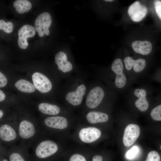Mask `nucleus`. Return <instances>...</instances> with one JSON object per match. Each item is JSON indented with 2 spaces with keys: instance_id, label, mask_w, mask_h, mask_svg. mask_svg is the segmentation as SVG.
I'll return each instance as SVG.
<instances>
[{
  "instance_id": "1",
  "label": "nucleus",
  "mask_w": 161,
  "mask_h": 161,
  "mask_svg": "<svg viewBox=\"0 0 161 161\" xmlns=\"http://www.w3.org/2000/svg\"><path fill=\"white\" fill-rule=\"evenodd\" d=\"M111 69L115 75L114 84L116 87L121 89L126 85L127 78L124 72V66L122 60L120 58L115 59L111 66Z\"/></svg>"
},
{
  "instance_id": "2",
  "label": "nucleus",
  "mask_w": 161,
  "mask_h": 161,
  "mask_svg": "<svg viewBox=\"0 0 161 161\" xmlns=\"http://www.w3.org/2000/svg\"><path fill=\"white\" fill-rule=\"evenodd\" d=\"M52 22L51 16L47 12L43 13L37 17L35 22V28L40 37H43L44 34L47 35H49V29Z\"/></svg>"
},
{
  "instance_id": "3",
  "label": "nucleus",
  "mask_w": 161,
  "mask_h": 161,
  "mask_svg": "<svg viewBox=\"0 0 161 161\" xmlns=\"http://www.w3.org/2000/svg\"><path fill=\"white\" fill-rule=\"evenodd\" d=\"M103 89L99 86H96L89 92L86 98V104L90 109L97 106L101 102L105 96Z\"/></svg>"
},
{
  "instance_id": "4",
  "label": "nucleus",
  "mask_w": 161,
  "mask_h": 161,
  "mask_svg": "<svg viewBox=\"0 0 161 161\" xmlns=\"http://www.w3.org/2000/svg\"><path fill=\"white\" fill-rule=\"evenodd\" d=\"M58 149L56 144L52 141L47 140L41 142L35 151L36 156L43 159L49 157L55 153Z\"/></svg>"
},
{
  "instance_id": "5",
  "label": "nucleus",
  "mask_w": 161,
  "mask_h": 161,
  "mask_svg": "<svg viewBox=\"0 0 161 161\" xmlns=\"http://www.w3.org/2000/svg\"><path fill=\"white\" fill-rule=\"evenodd\" d=\"M32 79L35 88L41 92L47 93L51 89L52 85L51 82L43 74L35 72L32 75Z\"/></svg>"
},
{
  "instance_id": "6",
  "label": "nucleus",
  "mask_w": 161,
  "mask_h": 161,
  "mask_svg": "<svg viewBox=\"0 0 161 161\" xmlns=\"http://www.w3.org/2000/svg\"><path fill=\"white\" fill-rule=\"evenodd\" d=\"M148 12L146 6L138 1H135L129 7L128 13L131 19L134 22L141 21Z\"/></svg>"
},
{
  "instance_id": "7",
  "label": "nucleus",
  "mask_w": 161,
  "mask_h": 161,
  "mask_svg": "<svg viewBox=\"0 0 161 161\" xmlns=\"http://www.w3.org/2000/svg\"><path fill=\"white\" fill-rule=\"evenodd\" d=\"M140 133L139 126L137 125L131 124L126 128L123 137V143L126 147L132 145L138 138Z\"/></svg>"
},
{
  "instance_id": "8",
  "label": "nucleus",
  "mask_w": 161,
  "mask_h": 161,
  "mask_svg": "<svg viewBox=\"0 0 161 161\" xmlns=\"http://www.w3.org/2000/svg\"><path fill=\"white\" fill-rule=\"evenodd\" d=\"M35 30L33 26L27 24L20 28L18 32V44L22 49H25L28 46L27 38L33 37L35 34Z\"/></svg>"
},
{
  "instance_id": "9",
  "label": "nucleus",
  "mask_w": 161,
  "mask_h": 161,
  "mask_svg": "<svg viewBox=\"0 0 161 161\" xmlns=\"http://www.w3.org/2000/svg\"><path fill=\"white\" fill-rule=\"evenodd\" d=\"M86 90L85 85L81 84L78 86L75 90L69 92L67 94L66 96V100L73 106H79L82 102Z\"/></svg>"
},
{
  "instance_id": "10",
  "label": "nucleus",
  "mask_w": 161,
  "mask_h": 161,
  "mask_svg": "<svg viewBox=\"0 0 161 161\" xmlns=\"http://www.w3.org/2000/svg\"><path fill=\"white\" fill-rule=\"evenodd\" d=\"M100 131L94 127H88L82 129L80 131L79 135L80 140L85 143H91L100 137Z\"/></svg>"
},
{
  "instance_id": "11",
  "label": "nucleus",
  "mask_w": 161,
  "mask_h": 161,
  "mask_svg": "<svg viewBox=\"0 0 161 161\" xmlns=\"http://www.w3.org/2000/svg\"><path fill=\"white\" fill-rule=\"evenodd\" d=\"M124 62L127 70L133 71L135 73L140 72L146 66V61L143 58L134 60L131 57L127 56L124 58Z\"/></svg>"
},
{
  "instance_id": "12",
  "label": "nucleus",
  "mask_w": 161,
  "mask_h": 161,
  "mask_svg": "<svg viewBox=\"0 0 161 161\" xmlns=\"http://www.w3.org/2000/svg\"><path fill=\"white\" fill-rule=\"evenodd\" d=\"M135 97L137 98L134 104L138 109L142 112H145L148 109L149 103L147 99V92L143 88H137L134 91Z\"/></svg>"
},
{
  "instance_id": "13",
  "label": "nucleus",
  "mask_w": 161,
  "mask_h": 161,
  "mask_svg": "<svg viewBox=\"0 0 161 161\" xmlns=\"http://www.w3.org/2000/svg\"><path fill=\"white\" fill-rule=\"evenodd\" d=\"M55 62L58 69L66 73L71 71L73 69L72 64L67 60L66 54L62 51L58 52L55 56Z\"/></svg>"
},
{
  "instance_id": "14",
  "label": "nucleus",
  "mask_w": 161,
  "mask_h": 161,
  "mask_svg": "<svg viewBox=\"0 0 161 161\" xmlns=\"http://www.w3.org/2000/svg\"><path fill=\"white\" fill-rule=\"evenodd\" d=\"M46 125L50 128L59 129L66 128L68 125L66 119L61 116H52L47 118L44 120Z\"/></svg>"
},
{
  "instance_id": "15",
  "label": "nucleus",
  "mask_w": 161,
  "mask_h": 161,
  "mask_svg": "<svg viewBox=\"0 0 161 161\" xmlns=\"http://www.w3.org/2000/svg\"><path fill=\"white\" fill-rule=\"evenodd\" d=\"M19 133L21 138L25 139L30 138L35 133V127L30 121L27 120H23L19 124Z\"/></svg>"
},
{
  "instance_id": "16",
  "label": "nucleus",
  "mask_w": 161,
  "mask_h": 161,
  "mask_svg": "<svg viewBox=\"0 0 161 161\" xmlns=\"http://www.w3.org/2000/svg\"><path fill=\"white\" fill-rule=\"evenodd\" d=\"M132 46L135 52L144 55L149 54L152 48L151 43L148 41H134L132 44Z\"/></svg>"
},
{
  "instance_id": "17",
  "label": "nucleus",
  "mask_w": 161,
  "mask_h": 161,
  "mask_svg": "<svg viewBox=\"0 0 161 161\" xmlns=\"http://www.w3.org/2000/svg\"><path fill=\"white\" fill-rule=\"evenodd\" d=\"M0 137L3 141L9 142L16 138V134L15 130L11 126L4 124L0 127Z\"/></svg>"
},
{
  "instance_id": "18",
  "label": "nucleus",
  "mask_w": 161,
  "mask_h": 161,
  "mask_svg": "<svg viewBox=\"0 0 161 161\" xmlns=\"http://www.w3.org/2000/svg\"><path fill=\"white\" fill-rule=\"evenodd\" d=\"M86 117L88 121L92 124L106 122L109 118L107 114L96 111L89 112L87 114Z\"/></svg>"
},
{
  "instance_id": "19",
  "label": "nucleus",
  "mask_w": 161,
  "mask_h": 161,
  "mask_svg": "<svg viewBox=\"0 0 161 161\" xmlns=\"http://www.w3.org/2000/svg\"><path fill=\"white\" fill-rule=\"evenodd\" d=\"M38 109L42 113L50 115H57L60 111V108L58 106L46 103H40Z\"/></svg>"
},
{
  "instance_id": "20",
  "label": "nucleus",
  "mask_w": 161,
  "mask_h": 161,
  "mask_svg": "<svg viewBox=\"0 0 161 161\" xmlns=\"http://www.w3.org/2000/svg\"><path fill=\"white\" fill-rule=\"evenodd\" d=\"M15 86L18 90L24 92L30 93L35 91L34 84L24 79H21L17 81Z\"/></svg>"
},
{
  "instance_id": "21",
  "label": "nucleus",
  "mask_w": 161,
  "mask_h": 161,
  "mask_svg": "<svg viewBox=\"0 0 161 161\" xmlns=\"http://www.w3.org/2000/svg\"><path fill=\"white\" fill-rule=\"evenodd\" d=\"M13 6L19 13H23L29 11L32 8L31 3L27 0H17L13 3Z\"/></svg>"
},
{
  "instance_id": "22",
  "label": "nucleus",
  "mask_w": 161,
  "mask_h": 161,
  "mask_svg": "<svg viewBox=\"0 0 161 161\" xmlns=\"http://www.w3.org/2000/svg\"><path fill=\"white\" fill-rule=\"evenodd\" d=\"M152 119L156 121H161V102L153 108L150 112Z\"/></svg>"
},
{
  "instance_id": "23",
  "label": "nucleus",
  "mask_w": 161,
  "mask_h": 161,
  "mask_svg": "<svg viewBox=\"0 0 161 161\" xmlns=\"http://www.w3.org/2000/svg\"><path fill=\"white\" fill-rule=\"evenodd\" d=\"M13 24L11 22L8 21L6 23L4 20H0V29L3 30L5 32H11L13 30Z\"/></svg>"
},
{
  "instance_id": "24",
  "label": "nucleus",
  "mask_w": 161,
  "mask_h": 161,
  "mask_svg": "<svg viewBox=\"0 0 161 161\" xmlns=\"http://www.w3.org/2000/svg\"><path fill=\"white\" fill-rule=\"evenodd\" d=\"M160 157L156 151H152L148 154L145 161H160Z\"/></svg>"
},
{
  "instance_id": "25",
  "label": "nucleus",
  "mask_w": 161,
  "mask_h": 161,
  "mask_svg": "<svg viewBox=\"0 0 161 161\" xmlns=\"http://www.w3.org/2000/svg\"><path fill=\"white\" fill-rule=\"evenodd\" d=\"M138 152V147L136 146H134L127 152L126 157L128 159H132L136 156Z\"/></svg>"
},
{
  "instance_id": "26",
  "label": "nucleus",
  "mask_w": 161,
  "mask_h": 161,
  "mask_svg": "<svg viewBox=\"0 0 161 161\" xmlns=\"http://www.w3.org/2000/svg\"><path fill=\"white\" fill-rule=\"evenodd\" d=\"M154 4L156 13L161 20V1L155 0L154 2Z\"/></svg>"
},
{
  "instance_id": "27",
  "label": "nucleus",
  "mask_w": 161,
  "mask_h": 161,
  "mask_svg": "<svg viewBox=\"0 0 161 161\" xmlns=\"http://www.w3.org/2000/svg\"><path fill=\"white\" fill-rule=\"evenodd\" d=\"M10 161H25L21 154L17 153L12 154L9 157Z\"/></svg>"
},
{
  "instance_id": "28",
  "label": "nucleus",
  "mask_w": 161,
  "mask_h": 161,
  "mask_svg": "<svg viewBox=\"0 0 161 161\" xmlns=\"http://www.w3.org/2000/svg\"><path fill=\"white\" fill-rule=\"evenodd\" d=\"M69 161H86L85 157L79 154H75L70 157Z\"/></svg>"
},
{
  "instance_id": "29",
  "label": "nucleus",
  "mask_w": 161,
  "mask_h": 161,
  "mask_svg": "<svg viewBox=\"0 0 161 161\" xmlns=\"http://www.w3.org/2000/svg\"><path fill=\"white\" fill-rule=\"evenodd\" d=\"M7 80L5 76L1 72H0V87H3L6 85Z\"/></svg>"
},
{
  "instance_id": "30",
  "label": "nucleus",
  "mask_w": 161,
  "mask_h": 161,
  "mask_svg": "<svg viewBox=\"0 0 161 161\" xmlns=\"http://www.w3.org/2000/svg\"><path fill=\"white\" fill-rule=\"evenodd\" d=\"M154 79L161 84V70L155 73L154 76Z\"/></svg>"
},
{
  "instance_id": "31",
  "label": "nucleus",
  "mask_w": 161,
  "mask_h": 161,
  "mask_svg": "<svg viewBox=\"0 0 161 161\" xmlns=\"http://www.w3.org/2000/svg\"><path fill=\"white\" fill-rule=\"evenodd\" d=\"M92 161H103L102 157L100 155H96L93 157Z\"/></svg>"
},
{
  "instance_id": "32",
  "label": "nucleus",
  "mask_w": 161,
  "mask_h": 161,
  "mask_svg": "<svg viewBox=\"0 0 161 161\" xmlns=\"http://www.w3.org/2000/svg\"><path fill=\"white\" fill-rule=\"evenodd\" d=\"M5 97V95L4 93L1 90H0V101L1 102L4 100Z\"/></svg>"
},
{
  "instance_id": "33",
  "label": "nucleus",
  "mask_w": 161,
  "mask_h": 161,
  "mask_svg": "<svg viewBox=\"0 0 161 161\" xmlns=\"http://www.w3.org/2000/svg\"><path fill=\"white\" fill-rule=\"evenodd\" d=\"M3 114V112L1 109L0 110V118H1Z\"/></svg>"
},
{
  "instance_id": "34",
  "label": "nucleus",
  "mask_w": 161,
  "mask_h": 161,
  "mask_svg": "<svg viewBox=\"0 0 161 161\" xmlns=\"http://www.w3.org/2000/svg\"><path fill=\"white\" fill-rule=\"evenodd\" d=\"M105 1H108V2H112L113 1V0H104Z\"/></svg>"
},
{
  "instance_id": "35",
  "label": "nucleus",
  "mask_w": 161,
  "mask_h": 161,
  "mask_svg": "<svg viewBox=\"0 0 161 161\" xmlns=\"http://www.w3.org/2000/svg\"><path fill=\"white\" fill-rule=\"evenodd\" d=\"M2 161H8L7 160L4 159L2 160Z\"/></svg>"
},
{
  "instance_id": "36",
  "label": "nucleus",
  "mask_w": 161,
  "mask_h": 161,
  "mask_svg": "<svg viewBox=\"0 0 161 161\" xmlns=\"http://www.w3.org/2000/svg\"><path fill=\"white\" fill-rule=\"evenodd\" d=\"M160 150L161 151V145L160 146Z\"/></svg>"
}]
</instances>
